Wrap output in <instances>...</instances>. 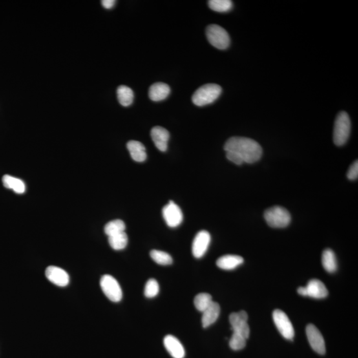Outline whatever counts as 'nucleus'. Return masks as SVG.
<instances>
[{
	"label": "nucleus",
	"mask_w": 358,
	"mask_h": 358,
	"mask_svg": "<svg viewBox=\"0 0 358 358\" xmlns=\"http://www.w3.org/2000/svg\"><path fill=\"white\" fill-rule=\"evenodd\" d=\"M225 152L231 151L237 155L243 162L253 163L262 158L263 150L261 145L253 139L233 137L229 138L224 145Z\"/></svg>",
	"instance_id": "f257e3e1"
},
{
	"label": "nucleus",
	"mask_w": 358,
	"mask_h": 358,
	"mask_svg": "<svg viewBox=\"0 0 358 358\" xmlns=\"http://www.w3.org/2000/svg\"><path fill=\"white\" fill-rule=\"evenodd\" d=\"M222 90L216 84H207L199 88L192 96V103L196 106H204L213 103L220 96Z\"/></svg>",
	"instance_id": "f03ea898"
},
{
	"label": "nucleus",
	"mask_w": 358,
	"mask_h": 358,
	"mask_svg": "<svg viewBox=\"0 0 358 358\" xmlns=\"http://www.w3.org/2000/svg\"><path fill=\"white\" fill-rule=\"evenodd\" d=\"M351 130L350 117L346 112H342L336 119L334 128V143L337 146H342L348 141Z\"/></svg>",
	"instance_id": "7ed1b4c3"
},
{
	"label": "nucleus",
	"mask_w": 358,
	"mask_h": 358,
	"mask_svg": "<svg viewBox=\"0 0 358 358\" xmlns=\"http://www.w3.org/2000/svg\"><path fill=\"white\" fill-rule=\"evenodd\" d=\"M264 218L267 224L275 228H283L290 224L291 216L290 213L284 208L273 207L266 210Z\"/></svg>",
	"instance_id": "20e7f679"
},
{
	"label": "nucleus",
	"mask_w": 358,
	"mask_h": 358,
	"mask_svg": "<svg viewBox=\"0 0 358 358\" xmlns=\"http://www.w3.org/2000/svg\"><path fill=\"white\" fill-rule=\"evenodd\" d=\"M206 34L209 43L220 50L226 49L231 44L228 33L222 27L212 24L207 27Z\"/></svg>",
	"instance_id": "39448f33"
},
{
	"label": "nucleus",
	"mask_w": 358,
	"mask_h": 358,
	"mask_svg": "<svg viewBox=\"0 0 358 358\" xmlns=\"http://www.w3.org/2000/svg\"><path fill=\"white\" fill-rule=\"evenodd\" d=\"M103 293L111 301L118 302L123 297L122 290L116 278L110 275H103L100 279Z\"/></svg>",
	"instance_id": "423d86ee"
},
{
	"label": "nucleus",
	"mask_w": 358,
	"mask_h": 358,
	"mask_svg": "<svg viewBox=\"0 0 358 358\" xmlns=\"http://www.w3.org/2000/svg\"><path fill=\"white\" fill-rule=\"evenodd\" d=\"M273 319L280 335L285 339L293 340L295 337V330L288 316L284 311L277 309L273 311Z\"/></svg>",
	"instance_id": "0eeeda50"
},
{
	"label": "nucleus",
	"mask_w": 358,
	"mask_h": 358,
	"mask_svg": "<svg viewBox=\"0 0 358 358\" xmlns=\"http://www.w3.org/2000/svg\"><path fill=\"white\" fill-rule=\"evenodd\" d=\"M248 315L246 312L242 311L239 313H233L229 315V323L231 324L232 330L233 333L239 334L245 339H248L250 329L248 324Z\"/></svg>",
	"instance_id": "6e6552de"
},
{
	"label": "nucleus",
	"mask_w": 358,
	"mask_h": 358,
	"mask_svg": "<svg viewBox=\"0 0 358 358\" xmlns=\"http://www.w3.org/2000/svg\"><path fill=\"white\" fill-rule=\"evenodd\" d=\"M163 216L168 226L171 227L178 226L183 220V214L180 207L172 201H170L169 204L163 208Z\"/></svg>",
	"instance_id": "1a4fd4ad"
},
{
	"label": "nucleus",
	"mask_w": 358,
	"mask_h": 358,
	"mask_svg": "<svg viewBox=\"0 0 358 358\" xmlns=\"http://www.w3.org/2000/svg\"><path fill=\"white\" fill-rule=\"evenodd\" d=\"M306 333L309 344L313 350L320 355L325 354L326 346H325L324 339L317 327L312 324H309L306 326Z\"/></svg>",
	"instance_id": "9d476101"
},
{
	"label": "nucleus",
	"mask_w": 358,
	"mask_h": 358,
	"mask_svg": "<svg viewBox=\"0 0 358 358\" xmlns=\"http://www.w3.org/2000/svg\"><path fill=\"white\" fill-rule=\"evenodd\" d=\"M211 237L207 231L199 232L192 243V252L196 258H201L204 255L211 243Z\"/></svg>",
	"instance_id": "9b49d317"
},
{
	"label": "nucleus",
	"mask_w": 358,
	"mask_h": 358,
	"mask_svg": "<svg viewBox=\"0 0 358 358\" xmlns=\"http://www.w3.org/2000/svg\"><path fill=\"white\" fill-rule=\"evenodd\" d=\"M46 278L53 284L65 287L69 284V276L64 269L56 266H49L45 271Z\"/></svg>",
	"instance_id": "f8f14e48"
},
{
	"label": "nucleus",
	"mask_w": 358,
	"mask_h": 358,
	"mask_svg": "<svg viewBox=\"0 0 358 358\" xmlns=\"http://www.w3.org/2000/svg\"><path fill=\"white\" fill-rule=\"evenodd\" d=\"M151 136L152 141L159 151L165 152L168 147L169 133L160 126H156L151 130Z\"/></svg>",
	"instance_id": "ddd939ff"
},
{
	"label": "nucleus",
	"mask_w": 358,
	"mask_h": 358,
	"mask_svg": "<svg viewBox=\"0 0 358 358\" xmlns=\"http://www.w3.org/2000/svg\"><path fill=\"white\" fill-rule=\"evenodd\" d=\"M166 350L173 358H184L185 350L181 342L176 337L167 335L163 340Z\"/></svg>",
	"instance_id": "4468645a"
},
{
	"label": "nucleus",
	"mask_w": 358,
	"mask_h": 358,
	"mask_svg": "<svg viewBox=\"0 0 358 358\" xmlns=\"http://www.w3.org/2000/svg\"><path fill=\"white\" fill-rule=\"evenodd\" d=\"M306 291V297L314 298H324L328 295V289H326L323 283L318 279H312L305 287Z\"/></svg>",
	"instance_id": "2eb2a0df"
},
{
	"label": "nucleus",
	"mask_w": 358,
	"mask_h": 358,
	"mask_svg": "<svg viewBox=\"0 0 358 358\" xmlns=\"http://www.w3.org/2000/svg\"><path fill=\"white\" fill-rule=\"evenodd\" d=\"M220 313V306L216 302L212 304L202 313V324L203 328H207L218 320Z\"/></svg>",
	"instance_id": "dca6fc26"
},
{
	"label": "nucleus",
	"mask_w": 358,
	"mask_h": 358,
	"mask_svg": "<svg viewBox=\"0 0 358 358\" xmlns=\"http://www.w3.org/2000/svg\"><path fill=\"white\" fill-rule=\"evenodd\" d=\"M170 92H171V89L167 84L157 83L150 87L149 96L151 100L159 101L167 98Z\"/></svg>",
	"instance_id": "f3484780"
},
{
	"label": "nucleus",
	"mask_w": 358,
	"mask_h": 358,
	"mask_svg": "<svg viewBox=\"0 0 358 358\" xmlns=\"http://www.w3.org/2000/svg\"><path fill=\"white\" fill-rule=\"evenodd\" d=\"M127 148L133 160L136 162H143L147 159L145 146L138 141L132 140L127 143Z\"/></svg>",
	"instance_id": "a211bd4d"
},
{
	"label": "nucleus",
	"mask_w": 358,
	"mask_h": 358,
	"mask_svg": "<svg viewBox=\"0 0 358 358\" xmlns=\"http://www.w3.org/2000/svg\"><path fill=\"white\" fill-rule=\"evenodd\" d=\"M244 263V259L241 256L226 255L218 259L216 265L219 268L224 270H232Z\"/></svg>",
	"instance_id": "6ab92c4d"
},
{
	"label": "nucleus",
	"mask_w": 358,
	"mask_h": 358,
	"mask_svg": "<svg viewBox=\"0 0 358 358\" xmlns=\"http://www.w3.org/2000/svg\"><path fill=\"white\" fill-rule=\"evenodd\" d=\"M2 182L4 187L7 189L12 190L15 193L23 194L25 192V183L21 179L6 174L2 178Z\"/></svg>",
	"instance_id": "aec40b11"
},
{
	"label": "nucleus",
	"mask_w": 358,
	"mask_h": 358,
	"mask_svg": "<svg viewBox=\"0 0 358 358\" xmlns=\"http://www.w3.org/2000/svg\"><path fill=\"white\" fill-rule=\"evenodd\" d=\"M322 264L325 270L328 273H334L337 270L338 264L335 253L330 249H326L322 255Z\"/></svg>",
	"instance_id": "412c9836"
},
{
	"label": "nucleus",
	"mask_w": 358,
	"mask_h": 358,
	"mask_svg": "<svg viewBox=\"0 0 358 358\" xmlns=\"http://www.w3.org/2000/svg\"><path fill=\"white\" fill-rule=\"evenodd\" d=\"M117 95H118L119 104L125 107L131 105L134 101V92L131 88L127 87V86H119L118 90H117Z\"/></svg>",
	"instance_id": "4be33fe9"
},
{
	"label": "nucleus",
	"mask_w": 358,
	"mask_h": 358,
	"mask_svg": "<svg viewBox=\"0 0 358 358\" xmlns=\"http://www.w3.org/2000/svg\"><path fill=\"white\" fill-rule=\"evenodd\" d=\"M108 242L112 249L115 250H121L127 246V235L125 232L108 237Z\"/></svg>",
	"instance_id": "5701e85b"
},
{
	"label": "nucleus",
	"mask_w": 358,
	"mask_h": 358,
	"mask_svg": "<svg viewBox=\"0 0 358 358\" xmlns=\"http://www.w3.org/2000/svg\"><path fill=\"white\" fill-rule=\"evenodd\" d=\"M125 223L121 220L110 221L105 227V234L108 237L125 232Z\"/></svg>",
	"instance_id": "b1692460"
},
{
	"label": "nucleus",
	"mask_w": 358,
	"mask_h": 358,
	"mask_svg": "<svg viewBox=\"0 0 358 358\" xmlns=\"http://www.w3.org/2000/svg\"><path fill=\"white\" fill-rule=\"evenodd\" d=\"M208 4L212 10L220 13L229 12L233 7V3L229 0H211Z\"/></svg>",
	"instance_id": "393cba45"
},
{
	"label": "nucleus",
	"mask_w": 358,
	"mask_h": 358,
	"mask_svg": "<svg viewBox=\"0 0 358 358\" xmlns=\"http://www.w3.org/2000/svg\"><path fill=\"white\" fill-rule=\"evenodd\" d=\"M212 298L210 294L200 293L196 295L194 300V306L199 312L203 313L212 304Z\"/></svg>",
	"instance_id": "a878e982"
},
{
	"label": "nucleus",
	"mask_w": 358,
	"mask_h": 358,
	"mask_svg": "<svg viewBox=\"0 0 358 358\" xmlns=\"http://www.w3.org/2000/svg\"><path fill=\"white\" fill-rule=\"evenodd\" d=\"M150 256L152 260L157 264L161 265H168L172 264V258L169 253L159 250H152L150 252Z\"/></svg>",
	"instance_id": "bb28decb"
},
{
	"label": "nucleus",
	"mask_w": 358,
	"mask_h": 358,
	"mask_svg": "<svg viewBox=\"0 0 358 358\" xmlns=\"http://www.w3.org/2000/svg\"><path fill=\"white\" fill-rule=\"evenodd\" d=\"M246 339L239 334L233 333L231 340H229V345L232 350L238 351L242 350L246 345Z\"/></svg>",
	"instance_id": "cd10ccee"
},
{
	"label": "nucleus",
	"mask_w": 358,
	"mask_h": 358,
	"mask_svg": "<svg viewBox=\"0 0 358 358\" xmlns=\"http://www.w3.org/2000/svg\"><path fill=\"white\" fill-rule=\"evenodd\" d=\"M159 286L158 282L154 278H150L146 283L144 295L147 298H154L158 295Z\"/></svg>",
	"instance_id": "c85d7f7f"
},
{
	"label": "nucleus",
	"mask_w": 358,
	"mask_h": 358,
	"mask_svg": "<svg viewBox=\"0 0 358 358\" xmlns=\"http://www.w3.org/2000/svg\"><path fill=\"white\" fill-rule=\"evenodd\" d=\"M347 176L348 179L351 181L356 180L358 176V163L357 161H355L349 168L348 171L347 172Z\"/></svg>",
	"instance_id": "c756f323"
},
{
	"label": "nucleus",
	"mask_w": 358,
	"mask_h": 358,
	"mask_svg": "<svg viewBox=\"0 0 358 358\" xmlns=\"http://www.w3.org/2000/svg\"><path fill=\"white\" fill-rule=\"evenodd\" d=\"M116 2L114 0H103L101 1V4L106 9H111L115 6Z\"/></svg>",
	"instance_id": "7c9ffc66"
}]
</instances>
